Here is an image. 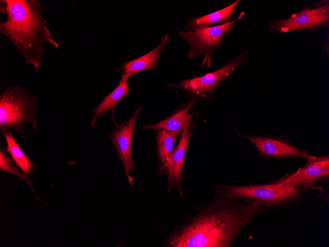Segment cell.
Returning <instances> with one entry per match:
<instances>
[{
	"instance_id": "9a60e30c",
	"label": "cell",
	"mask_w": 329,
	"mask_h": 247,
	"mask_svg": "<svg viewBox=\"0 0 329 247\" xmlns=\"http://www.w3.org/2000/svg\"><path fill=\"white\" fill-rule=\"evenodd\" d=\"M240 0H237L230 5L201 16L189 18L185 29L193 30L220 25L232 21L231 17Z\"/></svg>"
},
{
	"instance_id": "e0dca14e",
	"label": "cell",
	"mask_w": 329,
	"mask_h": 247,
	"mask_svg": "<svg viewBox=\"0 0 329 247\" xmlns=\"http://www.w3.org/2000/svg\"><path fill=\"white\" fill-rule=\"evenodd\" d=\"M157 153L159 159L158 175L167 174V166L168 157L172 151L176 137L172 134L163 130L156 132Z\"/></svg>"
},
{
	"instance_id": "52a82bcc",
	"label": "cell",
	"mask_w": 329,
	"mask_h": 247,
	"mask_svg": "<svg viewBox=\"0 0 329 247\" xmlns=\"http://www.w3.org/2000/svg\"><path fill=\"white\" fill-rule=\"evenodd\" d=\"M306 160L303 167L275 181L287 183L301 192L323 191L321 186L327 184L329 179V156L310 155Z\"/></svg>"
},
{
	"instance_id": "2e32d148",
	"label": "cell",
	"mask_w": 329,
	"mask_h": 247,
	"mask_svg": "<svg viewBox=\"0 0 329 247\" xmlns=\"http://www.w3.org/2000/svg\"><path fill=\"white\" fill-rule=\"evenodd\" d=\"M0 131L6 141L7 149L10 157L19 168L28 176L34 171L36 167V164L32 162L21 150L14 138L10 129L4 128L0 129Z\"/></svg>"
},
{
	"instance_id": "5b68a950",
	"label": "cell",
	"mask_w": 329,
	"mask_h": 247,
	"mask_svg": "<svg viewBox=\"0 0 329 247\" xmlns=\"http://www.w3.org/2000/svg\"><path fill=\"white\" fill-rule=\"evenodd\" d=\"M245 14L242 12L235 19L220 25L193 30L184 29L178 35L184 38L189 45L187 53L189 59L203 57L201 67L209 68L212 62V55L221 46L223 36L232 32L235 24Z\"/></svg>"
},
{
	"instance_id": "9c48e42d",
	"label": "cell",
	"mask_w": 329,
	"mask_h": 247,
	"mask_svg": "<svg viewBox=\"0 0 329 247\" xmlns=\"http://www.w3.org/2000/svg\"><path fill=\"white\" fill-rule=\"evenodd\" d=\"M141 110L140 106L129 120L121 123L116 122L114 129L106 134L116 149L118 159L123 164L124 175L131 186L133 185V178L131 176V172L134 171V166L131 153L132 141L135 124Z\"/></svg>"
},
{
	"instance_id": "8992f818",
	"label": "cell",
	"mask_w": 329,
	"mask_h": 247,
	"mask_svg": "<svg viewBox=\"0 0 329 247\" xmlns=\"http://www.w3.org/2000/svg\"><path fill=\"white\" fill-rule=\"evenodd\" d=\"M248 53L245 51L230 60L226 65L214 71L191 79L179 80L176 84H166L169 87L182 91L190 101L211 97L217 87L238 68L248 60Z\"/></svg>"
},
{
	"instance_id": "4fadbf2b",
	"label": "cell",
	"mask_w": 329,
	"mask_h": 247,
	"mask_svg": "<svg viewBox=\"0 0 329 247\" xmlns=\"http://www.w3.org/2000/svg\"><path fill=\"white\" fill-rule=\"evenodd\" d=\"M197 100L190 101L183 107L179 108L167 118L155 124L143 126V130H163L172 134L176 137L182 132L187 121L191 120L195 111L189 113Z\"/></svg>"
},
{
	"instance_id": "ba28073f",
	"label": "cell",
	"mask_w": 329,
	"mask_h": 247,
	"mask_svg": "<svg viewBox=\"0 0 329 247\" xmlns=\"http://www.w3.org/2000/svg\"><path fill=\"white\" fill-rule=\"evenodd\" d=\"M329 21V3L314 8L306 7L287 19H273L268 26L272 34L280 31L287 33L306 29H315L326 25Z\"/></svg>"
},
{
	"instance_id": "30bf717a",
	"label": "cell",
	"mask_w": 329,
	"mask_h": 247,
	"mask_svg": "<svg viewBox=\"0 0 329 247\" xmlns=\"http://www.w3.org/2000/svg\"><path fill=\"white\" fill-rule=\"evenodd\" d=\"M257 148L259 154L264 157L282 159L300 157L306 159L311 154L287 141L264 136L241 135Z\"/></svg>"
},
{
	"instance_id": "7c38bea8",
	"label": "cell",
	"mask_w": 329,
	"mask_h": 247,
	"mask_svg": "<svg viewBox=\"0 0 329 247\" xmlns=\"http://www.w3.org/2000/svg\"><path fill=\"white\" fill-rule=\"evenodd\" d=\"M132 75V73H122L118 86L109 94L104 97L95 108L90 111L94 113L90 124V128L94 126L97 120L107 111L111 112L114 123L116 122L114 117L115 106L124 97L131 92L128 85V80Z\"/></svg>"
},
{
	"instance_id": "6da1fadb",
	"label": "cell",
	"mask_w": 329,
	"mask_h": 247,
	"mask_svg": "<svg viewBox=\"0 0 329 247\" xmlns=\"http://www.w3.org/2000/svg\"><path fill=\"white\" fill-rule=\"evenodd\" d=\"M269 208L261 200L226 199L216 193L172 232L164 246L230 247L247 225Z\"/></svg>"
},
{
	"instance_id": "5bb4252c",
	"label": "cell",
	"mask_w": 329,
	"mask_h": 247,
	"mask_svg": "<svg viewBox=\"0 0 329 247\" xmlns=\"http://www.w3.org/2000/svg\"><path fill=\"white\" fill-rule=\"evenodd\" d=\"M169 39L168 33L163 37L160 42L154 49L147 54L133 60L124 63L122 67L116 70L122 73L134 74L140 71L153 69H158V61L162 51L164 49V45Z\"/></svg>"
},
{
	"instance_id": "8fae6325",
	"label": "cell",
	"mask_w": 329,
	"mask_h": 247,
	"mask_svg": "<svg viewBox=\"0 0 329 247\" xmlns=\"http://www.w3.org/2000/svg\"><path fill=\"white\" fill-rule=\"evenodd\" d=\"M191 120L185 124L181 132L180 140L177 146L170 154L167 161V175L168 177L167 193L176 189L183 198L181 187L182 170L185 154L190 140L193 126L190 127Z\"/></svg>"
},
{
	"instance_id": "7a4b0ae2",
	"label": "cell",
	"mask_w": 329,
	"mask_h": 247,
	"mask_svg": "<svg viewBox=\"0 0 329 247\" xmlns=\"http://www.w3.org/2000/svg\"><path fill=\"white\" fill-rule=\"evenodd\" d=\"M37 0H0V11L6 20L0 22V33L12 43L26 64L36 73L46 49L45 43L59 46L52 37Z\"/></svg>"
},
{
	"instance_id": "3957f363",
	"label": "cell",
	"mask_w": 329,
	"mask_h": 247,
	"mask_svg": "<svg viewBox=\"0 0 329 247\" xmlns=\"http://www.w3.org/2000/svg\"><path fill=\"white\" fill-rule=\"evenodd\" d=\"M38 97L18 85H10L0 95V129H13L26 140L24 126L30 123L38 131L36 112Z\"/></svg>"
},
{
	"instance_id": "ac0fdd59",
	"label": "cell",
	"mask_w": 329,
	"mask_h": 247,
	"mask_svg": "<svg viewBox=\"0 0 329 247\" xmlns=\"http://www.w3.org/2000/svg\"><path fill=\"white\" fill-rule=\"evenodd\" d=\"M7 148L0 146V169L3 171L16 175L26 181L33 188L32 181L28 177L24 175L16 164L12 161Z\"/></svg>"
},
{
	"instance_id": "277c9868",
	"label": "cell",
	"mask_w": 329,
	"mask_h": 247,
	"mask_svg": "<svg viewBox=\"0 0 329 247\" xmlns=\"http://www.w3.org/2000/svg\"><path fill=\"white\" fill-rule=\"evenodd\" d=\"M214 189L216 193L223 198L261 200L274 210L290 204L300 203L306 197L288 183L275 180L268 183L248 185L214 184Z\"/></svg>"
}]
</instances>
